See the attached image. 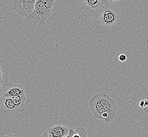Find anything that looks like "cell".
Instances as JSON below:
<instances>
[{
    "label": "cell",
    "mask_w": 148,
    "mask_h": 137,
    "mask_svg": "<svg viewBox=\"0 0 148 137\" xmlns=\"http://www.w3.org/2000/svg\"><path fill=\"white\" fill-rule=\"evenodd\" d=\"M69 130L67 127L58 125L48 129L49 137H64L68 135Z\"/></svg>",
    "instance_id": "8"
},
{
    "label": "cell",
    "mask_w": 148,
    "mask_h": 137,
    "mask_svg": "<svg viewBox=\"0 0 148 137\" xmlns=\"http://www.w3.org/2000/svg\"><path fill=\"white\" fill-rule=\"evenodd\" d=\"M75 132L79 134L80 137H86L87 135V132L86 130L82 127H78L76 130H75Z\"/></svg>",
    "instance_id": "11"
},
{
    "label": "cell",
    "mask_w": 148,
    "mask_h": 137,
    "mask_svg": "<svg viewBox=\"0 0 148 137\" xmlns=\"http://www.w3.org/2000/svg\"><path fill=\"white\" fill-rule=\"evenodd\" d=\"M118 59H119V60L120 62H123L127 60V56L125 55V54H120L119 56V57H118Z\"/></svg>",
    "instance_id": "13"
},
{
    "label": "cell",
    "mask_w": 148,
    "mask_h": 137,
    "mask_svg": "<svg viewBox=\"0 0 148 137\" xmlns=\"http://www.w3.org/2000/svg\"><path fill=\"white\" fill-rule=\"evenodd\" d=\"M25 94V90L22 85L10 83L6 86L3 95L13 97Z\"/></svg>",
    "instance_id": "7"
},
{
    "label": "cell",
    "mask_w": 148,
    "mask_h": 137,
    "mask_svg": "<svg viewBox=\"0 0 148 137\" xmlns=\"http://www.w3.org/2000/svg\"><path fill=\"white\" fill-rule=\"evenodd\" d=\"M51 12L40 0H37L33 11L26 16V20L31 24H45L51 17Z\"/></svg>",
    "instance_id": "2"
},
{
    "label": "cell",
    "mask_w": 148,
    "mask_h": 137,
    "mask_svg": "<svg viewBox=\"0 0 148 137\" xmlns=\"http://www.w3.org/2000/svg\"><path fill=\"white\" fill-rule=\"evenodd\" d=\"M3 137H21L18 134H10L4 136Z\"/></svg>",
    "instance_id": "15"
},
{
    "label": "cell",
    "mask_w": 148,
    "mask_h": 137,
    "mask_svg": "<svg viewBox=\"0 0 148 137\" xmlns=\"http://www.w3.org/2000/svg\"><path fill=\"white\" fill-rule=\"evenodd\" d=\"M1 114H15L18 113L14 103L9 96H1L0 98Z\"/></svg>",
    "instance_id": "6"
},
{
    "label": "cell",
    "mask_w": 148,
    "mask_h": 137,
    "mask_svg": "<svg viewBox=\"0 0 148 137\" xmlns=\"http://www.w3.org/2000/svg\"><path fill=\"white\" fill-rule=\"evenodd\" d=\"M84 1L91 9L96 10L98 9L101 2V0H84Z\"/></svg>",
    "instance_id": "10"
},
{
    "label": "cell",
    "mask_w": 148,
    "mask_h": 137,
    "mask_svg": "<svg viewBox=\"0 0 148 137\" xmlns=\"http://www.w3.org/2000/svg\"><path fill=\"white\" fill-rule=\"evenodd\" d=\"M97 94L103 108L106 112L108 113L111 122L113 121L118 109L116 103L105 92H100Z\"/></svg>",
    "instance_id": "5"
},
{
    "label": "cell",
    "mask_w": 148,
    "mask_h": 137,
    "mask_svg": "<svg viewBox=\"0 0 148 137\" xmlns=\"http://www.w3.org/2000/svg\"><path fill=\"white\" fill-rule=\"evenodd\" d=\"M69 137V134L68 135H67V136H65V137Z\"/></svg>",
    "instance_id": "18"
},
{
    "label": "cell",
    "mask_w": 148,
    "mask_h": 137,
    "mask_svg": "<svg viewBox=\"0 0 148 137\" xmlns=\"http://www.w3.org/2000/svg\"><path fill=\"white\" fill-rule=\"evenodd\" d=\"M145 102H144V101H141L139 105L141 108H143V105H144L145 106Z\"/></svg>",
    "instance_id": "17"
},
{
    "label": "cell",
    "mask_w": 148,
    "mask_h": 137,
    "mask_svg": "<svg viewBox=\"0 0 148 137\" xmlns=\"http://www.w3.org/2000/svg\"><path fill=\"white\" fill-rule=\"evenodd\" d=\"M51 11H52L54 6L55 0H40Z\"/></svg>",
    "instance_id": "12"
},
{
    "label": "cell",
    "mask_w": 148,
    "mask_h": 137,
    "mask_svg": "<svg viewBox=\"0 0 148 137\" xmlns=\"http://www.w3.org/2000/svg\"><path fill=\"white\" fill-rule=\"evenodd\" d=\"M39 137H49L48 132H47V131H46L43 134H41Z\"/></svg>",
    "instance_id": "16"
},
{
    "label": "cell",
    "mask_w": 148,
    "mask_h": 137,
    "mask_svg": "<svg viewBox=\"0 0 148 137\" xmlns=\"http://www.w3.org/2000/svg\"><path fill=\"white\" fill-rule=\"evenodd\" d=\"M37 0H13V8L17 14L25 17L33 11Z\"/></svg>",
    "instance_id": "4"
},
{
    "label": "cell",
    "mask_w": 148,
    "mask_h": 137,
    "mask_svg": "<svg viewBox=\"0 0 148 137\" xmlns=\"http://www.w3.org/2000/svg\"><path fill=\"white\" fill-rule=\"evenodd\" d=\"M11 98L14 103L18 113L24 112L26 108V94Z\"/></svg>",
    "instance_id": "9"
},
{
    "label": "cell",
    "mask_w": 148,
    "mask_h": 137,
    "mask_svg": "<svg viewBox=\"0 0 148 137\" xmlns=\"http://www.w3.org/2000/svg\"><path fill=\"white\" fill-rule=\"evenodd\" d=\"M97 11L100 23L105 26H112L119 21L118 11L114 4L106 3L101 0L100 6Z\"/></svg>",
    "instance_id": "1"
},
{
    "label": "cell",
    "mask_w": 148,
    "mask_h": 137,
    "mask_svg": "<svg viewBox=\"0 0 148 137\" xmlns=\"http://www.w3.org/2000/svg\"><path fill=\"white\" fill-rule=\"evenodd\" d=\"M89 107L95 117L100 120H103L106 123L111 122L108 113L103 108L98 94L91 98L88 103Z\"/></svg>",
    "instance_id": "3"
},
{
    "label": "cell",
    "mask_w": 148,
    "mask_h": 137,
    "mask_svg": "<svg viewBox=\"0 0 148 137\" xmlns=\"http://www.w3.org/2000/svg\"><path fill=\"white\" fill-rule=\"evenodd\" d=\"M102 1H104L106 3H109V4H114L115 3L119 2L121 0H102Z\"/></svg>",
    "instance_id": "14"
}]
</instances>
